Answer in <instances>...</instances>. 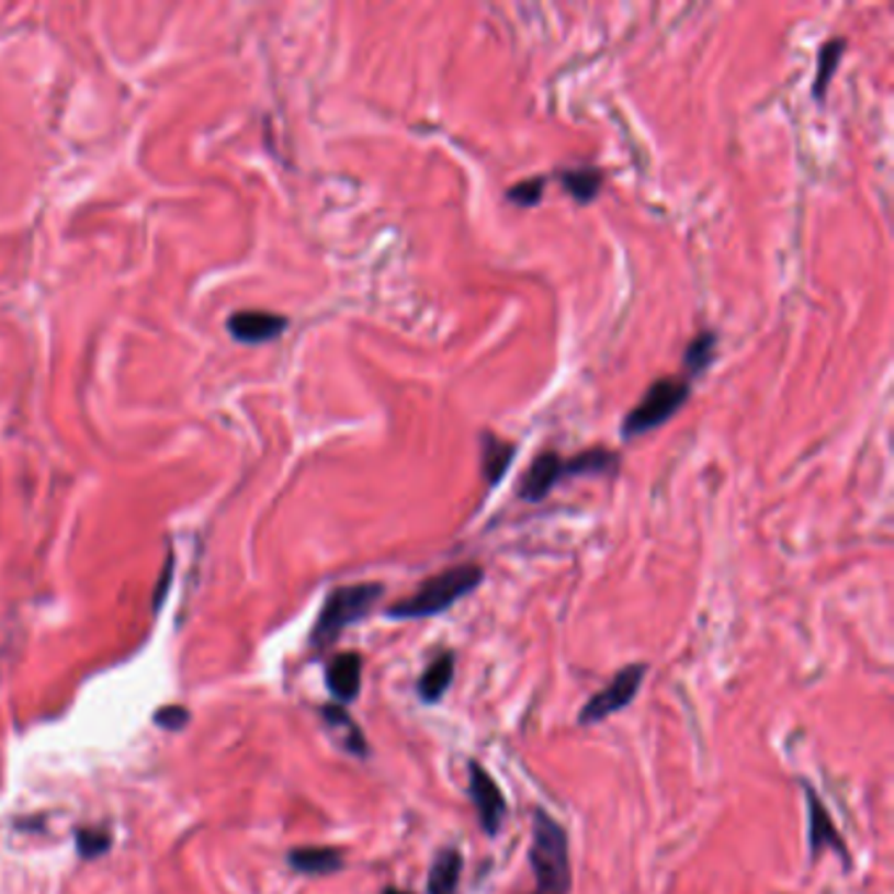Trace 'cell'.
<instances>
[{"label": "cell", "instance_id": "cell-1", "mask_svg": "<svg viewBox=\"0 0 894 894\" xmlns=\"http://www.w3.org/2000/svg\"><path fill=\"white\" fill-rule=\"evenodd\" d=\"M530 871L535 876L533 894H569L573 892V865H569L567 829L543 808L533 811L528 850Z\"/></svg>", "mask_w": 894, "mask_h": 894}, {"label": "cell", "instance_id": "cell-2", "mask_svg": "<svg viewBox=\"0 0 894 894\" xmlns=\"http://www.w3.org/2000/svg\"><path fill=\"white\" fill-rule=\"evenodd\" d=\"M480 564H456V567L443 569V573L428 577L426 582L415 590L412 596L401 598L386 609V616L392 620H426V616H439L449 611L454 603L480 588L483 582Z\"/></svg>", "mask_w": 894, "mask_h": 894}, {"label": "cell", "instance_id": "cell-3", "mask_svg": "<svg viewBox=\"0 0 894 894\" xmlns=\"http://www.w3.org/2000/svg\"><path fill=\"white\" fill-rule=\"evenodd\" d=\"M381 598H383L381 582H354L331 590L326 603H322L318 622H315L313 643L318 645V648H326V645L336 643V637H339L347 627L365 620Z\"/></svg>", "mask_w": 894, "mask_h": 894}, {"label": "cell", "instance_id": "cell-4", "mask_svg": "<svg viewBox=\"0 0 894 894\" xmlns=\"http://www.w3.org/2000/svg\"><path fill=\"white\" fill-rule=\"evenodd\" d=\"M690 396V381L688 378H658L650 383L648 392L637 401L635 409L622 422V435L627 441L637 439V435L650 433L664 422H669L677 412L684 407Z\"/></svg>", "mask_w": 894, "mask_h": 894}, {"label": "cell", "instance_id": "cell-5", "mask_svg": "<svg viewBox=\"0 0 894 894\" xmlns=\"http://www.w3.org/2000/svg\"><path fill=\"white\" fill-rule=\"evenodd\" d=\"M645 675H648V667H645V664H630V667L616 671L607 688L588 698V703H585L580 714H577V722H580L582 727H590V724H601L603 718L620 714V711H624L632 701H635V695L643 688Z\"/></svg>", "mask_w": 894, "mask_h": 894}, {"label": "cell", "instance_id": "cell-6", "mask_svg": "<svg viewBox=\"0 0 894 894\" xmlns=\"http://www.w3.org/2000/svg\"><path fill=\"white\" fill-rule=\"evenodd\" d=\"M467 792L477 811V822L488 837H496L501 831L503 818H507V797L494 777L488 774L477 761L467 763Z\"/></svg>", "mask_w": 894, "mask_h": 894}, {"label": "cell", "instance_id": "cell-7", "mask_svg": "<svg viewBox=\"0 0 894 894\" xmlns=\"http://www.w3.org/2000/svg\"><path fill=\"white\" fill-rule=\"evenodd\" d=\"M805 803H808V845H811V858L816 860L822 856L824 850H835L839 858L845 860V863H850V858H847V847H845V839L839 837L835 822H831V813L826 811V805L822 803V797L813 792L808 784H805Z\"/></svg>", "mask_w": 894, "mask_h": 894}, {"label": "cell", "instance_id": "cell-8", "mask_svg": "<svg viewBox=\"0 0 894 894\" xmlns=\"http://www.w3.org/2000/svg\"><path fill=\"white\" fill-rule=\"evenodd\" d=\"M564 480V456L559 452H541L530 462V467L522 475L517 496L522 501H543L546 496Z\"/></svg>", "mask_w": 894, "mask_h": 894}, {"label": "cell", "instance_id": "cell-9", "mask_svg": "<svg viewBox=\"0 0 894 894\" xmlns=\"http://www.w3.org/2000/svg\"><path fill=\"white\" fill-rule=\"evenodd\" d=\"M286 326L288 320L284 315L260 310L237 313L228 318V333L237 341H241V344H265V341L279 339V336L286 331Z\"/></svg>", "mask_w": 894, "mask_h": 894}, {"label": "cell", "instance_id": "cell-10", "mask_svg": "<svg viewBox=\"0 0 894 894\" xmlns=\"http://www.w3.org/2000/svg\"><path fill=\"white\" fill-rule=\"evenodd\" d=\"M326 684L339 705L352 703L362 688V658L360 654H339L328 664Z\"/></svg>", "mask_w": 894, "mask_h": 894}, {"label": "cell", "instance_id": "cell-11", "mask_svg": "<svg viewBox=\"0 0 894 894\" xmlns=\"http://www.w3.org/2000/svg\"><path fill=\"white\" fill-rule=\"evenodd\" d=\"M288 865L305 876H328L344 869V852L339 847H297L288 852Z\"/></svg>", "mask_w": 894, "mask_h": 894}, {"label": "cell", "instance_id": "cell-12", "mask_svg": "<svg viewBox=\"0 0 894 894\" xmlns=\"http://www.w3.org/2000/svg\"><path fill=\"white\" fill-rule=\"evenodd\" d=\"M320 716H322V722H326V727L333 732L336 739H339L341 748L352 752V756H360V758L367 756L370 748H367L365 732H362L358 727V722L349 716V711L344 709V705H339V703L326 705V709L320 711Z\"/></svg>", "mask_w": 894, "mask_h": 894}, {"label": "cell", "instance_id": "cell-13", "mask_svg": "<svg viewBox=\"0 0 894 894\" xmlns=\"http://www.w3.org/2000/svg\"><path fill=\"white\" fill-rule=\"evenodd\" d=\"M465 871V858L456 847H443L433 858L428 873V894H456Z\"/></svg>", "mask_w": 894, "mask_h": 894}, {"label": "cell", "instance_id": "cell-14", "mask_svg": "<svg viewBox=\"0 0 894 894\" xmlns=\"http://www.w3.org/2000/svg\"><path fill=\"white\" fill-rule=\"evenodd\" d=\"M514 454H517L514 443L503 441L499 439V435H490V433L480 435V467H483V477H486L490 488L499 486V483L503 480V475L509 473Z\"/></svg>", "mask_w": 894, "mask_h": 894}, {"label": "cell", "instance_id": "cell-15", "mask_svg": "<svg viewBox=\"0 0 894 894\" xmlns=\"http://www.w3.org/2000/svg\"><path fill=\"white\" fill-rule=\"evenodd\" d=\"M616 469H620V456L603 446L585 449L575 456H564V477H611L616 475Z\"/></svg>", "mask_w": 894, "mask_h": 894}, {"label": "cell", "instance_id": "cell-16", "mask_svg": "<svg viewBox=\"0 0 894 894\" xmlns=\"http://www.w3.org/2000/svg\"><path fill=\"white\" fill-rule=\"evenodd\" d=\"M454 654H441L435 656L433 661L428 664L426 671L420 675L418 680V695L422 703H439L443 695H446V690L452 688V680H454Z\"/></svg>", "mask_w": 894, "mask_h": 894}, {"label": "cell", "instance_id": "cell-17", "mask_svg": "<svg viewBox=\"0 0 894 894\" xmlns=\"http://www.w3.org/2000/svg\"><path fill=\"white\" fill-rule=\"evenodd\" d=\"M559 181L564 184V190L573 194V200H577L580 205H588L593 203L598 197V192H601V171H596V168H564V171L556 173Z\"/></svg>", "mask_w": 894, "mask_h": 894}, {"label": "cell", "instance_id": "cell-18", "mask_svg": "<svg viewBox=\"0 0 894 894\" xmlns=\"http://www.w3.org/2000/svg\"><path fill=\"white\" fill-rule=\"evenodd\" d=\"M845 50H847L845 39L835 37V39H826L822 53H818V73H816V82H813V95H816L818 100H824L826 90H829L831 77L837 73L839 58H842Z\"/></svg>", "mask_w": 894, "mask_h": 894}, {"label": "cell", "instance_id": "cell-19", "mask_svg": "<svg viewBox=\"0 0 894 894\" xmlns=\"http://www.w3.org/2000/svg\"><path fill=\"white\" fill-rule=\"evenodd\" d=\"M714 358H716V336L705 331L701 336H695L688 344V349H684L682 365L688 367L690 378H695V375H701L703 370L711 367Z\"/></svg>", "mask_w": 894, "mask_h": 894}, {"label": "cell", "instance_id": "cell-20", "mask_svg": "<svg viewBox=\"0 0 894 894\" xmlns=\"http://www.w3.org/2000/svg\"><path fill=\"white\" fill-rule=\"evenodd\" d=\"M543 190H546V179L533 177V179L520 181V184L509 186L507 197L522 207H535L543 200Z\"/></svg>", "mask_w": 894, "mask_h": 894}, {"label": "cell", "instance_id": "cell-21", "mask_svg": "<svg viewBox=\"0 0 894 894\" xmlns=\"http://www.w3.org/2000/svg\"><path fill=\"white\" fill-rule=\"evenodd\" d=\"M77 847L82 858H98L111 847V835L100 829H84L77 835Z\"/></svg>", "mask_w": 894, "mask_h": 894}, {"label": "cell", "instance_id": "cell-22", "mask_svg": "<svg viewBox=\"0 0 894 894\" xmlns=\"http://www.w3.org/2000/svg\"><path fill=\"white\" fill-rule=\"evenodd\" d=\"M190 722V711L181 709V705H168V709H160L156 714V724L163 729H181Z\"/></svg>", "mask_w": 894, "mask_h": 894}, {"label": "cell", "instance_id": "cell-23", "mask_svg": "<svg viewBox=\"0 0 894 894\" xmlns=\"http://www.w3.org/2000/svg\"><path fill=\"white\" fill-rule=\"evenodd\" d=\"M383 894H409V892H405V890H396V886H386V890H383Z\"/></svg>", "mask_w": 894, "mask_h": 894}]
</instances>
